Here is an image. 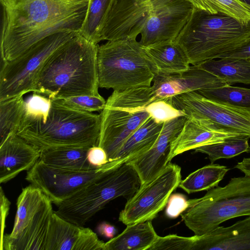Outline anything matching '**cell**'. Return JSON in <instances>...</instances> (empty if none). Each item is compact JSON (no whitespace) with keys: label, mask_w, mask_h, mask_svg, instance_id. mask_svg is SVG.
<instances>
[{"label":"cell","mask_w":250,"mask_h":250,"mask_svg":"<svg viewBox=\"0 0 250 250\" xmlns=\"http://www.w3.org/2000/svg\"><path fill=\"white\" fill-rule=\"evenodd\" d=\"M0 63L54 33L79 32L89 0H0Z\"/></svg>","instance_id":"obj_1"},{"label":"cell","mask_w":250,"mask_h":250,"mask_svg":"<svg viewBox=\"0 0 250 250\" xmlns=\"http://www.w3.org/2000/svg\"><path fill=\"white\" fill-rule=\"evenodd\" d=\"M98 47L78 33L49 57L33 93L54 99L99 94Z\"/></svg>","instance_id":"obj_2"},{"label":"cell","mask_w":250,"mask_h":250,"mask_svg":"<svg viewBox=\"0 0 250 250\" xmlns=\"http://www.w3.org/2000/svg\"><path fill=\"white\" fill-rule=\"evenodd\" d=\"M51 99L46 119L25 114L17 135L40 151L50 147L98 146L100 114L74 109Z\"/></svg>","instance_id":"obj_3"},{"label":"cell","mask_w":250,"mask_h":250,"mask_svg":"<svg viewBox=\"0 0 250 250\" xmlns=\"http://www.w3.org/2000/svg\"><path fill=\"white\" fill-rule=\"evenodd\" d=\"M250 38V21L227 15L210 14L193 7L191 16L176 42L190 64L198 65L239 47Z\"/></svg>","instance_id":"obj_4"},{"label":"cell","mask_w":250,"mask_h":250,"mask_svg":"<svg viewBox=\"0 0 250 250\" xmlns=\"http://www.w3.org/2000/svg\"><path fill=\"white\" fill-rule=\"evenodd\" d=\"M142 185L133 166L125 163L109 169L58 205L55 212L66 221L83 227L110 201L131 198Z\"/></svg>","instance_id":"obj_5"},{"label":"cell","mask_w":250,"mask_h":250,"mask_svg":"<svg viewBox=\"0 0 250 250\" xmlns=\"http://www.w3.org/2000/svg\"><path fill=\"white\" fill-rule=\"evenodd\" d=\"M158 99L152 86L113 90L102 110L99 146L113 160L127 138L150 116L147 105Z\"/></svg>","instance_id":"obj_6"},{"label":"cell","mask_w":250,"mask_h":250,"mask_svg":"<svg viewBox=\"0 0 250 250\" xmlns=\"http://www.w3.org/2000/svg\"><path fill=\"white\" fill-rule=\"evenodd\" d=\"M188 200V206L181 215L185 224L195 235L208 233L228 220L250 216V176L232 178L225 187Z\"/></svg>","instance_id":"obj_7"},{"label":"cell","mask_w":250,"mask_h":250,"mask_svg":"<svg viewBox=\"0 0 250 250\" xmlns=\"http://www.w3.org/2000/svg\"><path fill=\"white\" fill-rule=\"evenodd\" d=\"M99 87L122 91L151 86L155 73L136 39L108 41L98 47Z\"/></svg>","instance_id":"obj_8"},{"label":"cell","mask_w":250,"mask_h":250,"mask_svg":"<svg viewBox=\"0 0 250 250\" xmlns=\"http://www.w3.org/2000/svg\"><path fill=\"white\" fill-rule=\"evenodd\" d=\"M78 33L64 32L50 35L14 60L0 63V101L34 92L48 59Z\"/></svg>","instance_id":"obj_9"},{"label":"cell","mask_w":250,"mask_h":250,"mask_svg":"<svg viewBox=\"0 0 250 250\" xmlns=\"http://www.w3.org/2000/svg\"><path fill=\"white\" fill-rule=\"evenodd\" d=\"M181 180V167L169 163L157 176L141 185L127 200L119 220L126 226L152 221L166 206Z\"/></svg>","instance_id":"obj_10"},{"label":"cell","mask_w":250,"mask_h":250,"mask_svg":"<svg viewBox=\"0 0 250 250\" xmlns=\"http://www.w3.org/2000/svg\"><path fill=\"white\" fill-rule=\"evenodd\" d=\"M172 105L187 118L207 119L221 127L250 138V110L210 100L197 91L170 97Z\"/></svg>","instance_id":"obj_11"},{"label":"cell","mask_w":250,"mask_h":250,"mask_svg":"<svg viewBox=\"0 0 250 250\" xmlns=\"http://www.w3.org/2000/svg\"><path fill=\"white\" fill-rule=\"evenodd\" d=\"M108 170L104 165L89 170L61 169L39 160L27 171L25 179L57 206Z\"/></svg>","instance_id":"obj_12"},{"label":"cell","mask_w":250,"mask_h":250,"mask_svg":"<svg viewBox=\"0 0 250 250\" xmlns=\"http://www.w3.org/2000/svg\"><path fill=\"white\" fill-rule=\"evenodd\" d=\"M173 0H115L103 25L101 41L136 39L146 19Z\"/></svg>","instance_id":"obj_13"},{"label":"cell","mask_w":250,"mask_h":250,"mask_svg":"<svg viewBox=\"0 0 250 250\" xmlns=\"http://www.w3.org/2000/svg\"><path fill=\"white\" fill-rule=\"evenodd\" d=\"M193 10V5L187 0H173L155 11L144 23L140 33V44L146 46L176 40Z\"/></svg>","instance_id":"obj_14"},{"label":"cell","mask_w":250,"mask_h":250,"mask_svg":"<svg viewBox=\"0 0 250 250\" xmlns=\"http://www.w3.org/2000/svg\"><path fill=\"white\" fill-rule=\"evenodd\" d=\"M187 118L180 117L165 122L161 133L146 152L129 161L144 185L157 176L170 163L171 145L181 131Z\"/></svg>","instance_id":"obj_15"},{"label":"cell","mask_w":250,"mask_h":250,"mask_svg":"<svg viewBox=\"0 0 250 250\" xmlns=\"http://www.w3.org/2000/svg\"><path fill=\"white\" fill-rule=\"evenodd\" d=\"M227 84L198 65L170 75L155 74L151 85L156 97L164 99L184 93L220 87Z\"/></svg>","instance_id":"obj_16"},{"label":"cell","mask_w":250,"mask_h":250,"mask_svg":"<svg viewBox=\"0 0 250 250\" xmlns=\"http://www.w3.org/2000/svg\"><path fill=\"white\" fill-rule=\"evenodd\" d=\"M238 136H241L223 128L208 120L192 117L187 118L181 131L172 143L169 161L188 150Z\"/></svg>","instance_id":"obj_17"},{"label":"cell","mask_w":250,"mask_h":250,"mask_svg":"<svg viewBox=\"0 0 250 250\" xmlns=\"http://www.w3.org/2000/svg\"><path fill=\"white\" fill-rule=\"evenodd\" d=\"M40 155L37 147L17 134L9 137L0 145V183H5L29 170Z\"/></svg>","instance_id":"obj_18"},{"label":"cell","mask_w":250,"mask_h":250,"mask_svg":"<svg viewBox=\"0 0 250 250\" xmlns=\"http://www.w3.org/2000/svg\"><path fill=\"white\" fill-rule=\"evenodd\" d=\"M250 250V216L232 225L218 226L210 232L193 236L191 250Z\"/></svg>","instance_id":"obj_19"},{"label":"cell","mask_w":250,"mask_h":250,"mask_svg":"<svg viewBox=\"0 0 250 250\" xmlns=\"http://www.w3.org/2000/svg\"><path fill=\"white\" fill-rule=\"evenodd\" d=\"M52 202L46 196L33 219L16 238H4L1 250H45L47 239L54 211Z\"/></svg>","instance_id":"obj_20"},{"label":"cell","mask_w":250,"mask_h":250,"mask_svg":"<svg viewBox=\"0 0 250 250\" xmlns=\"http://www.w3.org/2000/svg\"><path fill=\"white\" fill-rule=\"evenodd\" d=\"M142 47L155 74H179L187 71L190 67L186 53L175 40Z\"/></svg>","instance_id":"obj_21"},{"label":"cell","mask_w":250,"mask_h":250,"mask_svg":"<svg viewBox=\"0 0 250 250\" xmlns=\"http://www.w3.org/2000/svg\"><path fill=\"white\" fill-rule=\"evenodd\" d=\"M163 124L156 123L150 117L127 138L114 159L104 165L106 167L115 168L148 151L159 137Z\"/></svg>","instance_id":"obj_22"},{"label":"cell","mask_w":250,"mask_h":250,"mask_svg":"<svg viewBox=\"0 0 250 250\" xmlns=\"http://www.w3.org/2000/svg\"><path fill=\"white\" fill-rule=\"evenodd\" d=\"M158 236L151 220L127 225L105 243V250H148Z\"/></svg>","instance_id":"obj_23"},{"label":"cell","mask_w":250,"mask_h":250,"mask_svg":"<svg viewBox=\"0 0 250 250\" xmlns=\"http://www.w3.org/2000/svg\"><path fill=\"white\" fill-rule=\"evenodd\" d=\"M89 148L76 146L47 148L41 151L39 160L48 166L58 168L92 170L98 167L92 166L87 160Z\"/></svg>","instance_id":"obj_24"},{"label":"cell","mask_w":250,"mask_h":250,"mask_svg":"<svg viewBox=\"0 0 250 250\" xmlns=\"http://www.w3.org/2000/svg\"><path fill=\"white\" fill-rule=\"evenodd\" d=\"M46 197L40 189L32 185L23 188L17 201L13 228L10 233L4 235L3 239L18 237L33 219Z\"/></svg>","instance_id":"obj_25"},{"label":"cell","mask_w":250,"mask_h":250,"mask_svg":"<svg viewBox=\"0 0 250 250\" xmlns=\"http://www.w3.org/2000/svg\"><path fill=\"white\" fill-rule=\"evenodd\" d=\"M218 59L205 61L198 65L227 84H250V60Z\"/></svg>","instance_id":"obj_26"},{"label":"cell","mask_w":250,"mask_h":250,"mask_svg":"<svg viewBox=\"0 0 250 250\" xmlns=\"http://www.w3.org/2000/svg\"><path fill=\"white\" fill-rule=\"evenodd\" d=\"M229 170L225 166L211 163L191 173L179 187L188 194L208 190L218 187Z\"/></svg>","instance_id":"obj_27"},{"label":"cell","mask_w":250,"mask_h":250,"mask_svg":"<svg viewBox=\"0 0 250 250\" xmlns=\"http://www.w3.org/2000/svg\"><path fill=\"white\" fill-rule=\"evenodd\" d=\"M81 227L59 216L54 211L45 250H74Z\"/></svg>","instance_id":"obj_28"},{"label":"cell","mask_w":250,"mask_h":250,"mask_svg":"<svg viewBox=\"0 0 250 250\" xmlns=\"http://www.w3.org/2000/svg\"><path fill=\"white\" fill-rule=\"evenodd\" d=\"M115 0H89L85 18L79 33L87 41H101L103 25Z\"/></svg>","instance_id":"obj_29"},{"label":"cell","mask_w":250,"mask_h":250,"mask_svg":"<svg viewBox=\"0 0 250 250\" xmlns=\"http://www.w3.org/2000/svg\"><path fill=\"white\" fill-rule=\"evenodd\" d=\"M25 113L23 96L0 101V145L17 134Z\"/></svg>","instance_id":"obj_30"},{"label":"cell","mask_w":250,"mask_h":250,"mask_svg":"<svg viewBox=\"0 0 250 250\" xmlns=\"http://www.w3.org/2000/svg\"><path fill=\"white\" fill-rule=\"evenodd\" d=\"M193 6L210 14L221 13L242 22L250 21V8L238 0H187Z\"/></svg>","instance_id":"obj_31"},{"label":"cell","mask_w":250,"mask_h":250,"mask_svg":"<svg viewBox=\"0 0 250 250\" xmlns=\"http://www.w3.org/2000/svg\"><path fill=\"white\" fill-rule=\"evenodd\" d=\"M197 91L210 100L250 110V89L226 84Z\"/></svg>","instance_id":"obj_32"},{"label":"cell","mask_w":250,"mask_h":250,"mask_svg":"<svg viewBox=\"0 0 250 250\" xmlns=\"http://www.w3.org/2000/svg\"><path fill=\"white\" fill-rule=\"evenodd\" d=\"M248 140L242 136L230 137L222 142L201 146L194 150L207 154L211 163H213L218 159H229L246 152L250 146Z\"/></svg>","instance_id":"obj_33"},{"label":"cell","mask_w":250,"mask_h":250,"mask_svg":"<svg viewBox=\"0 0 250 250\" xmlns=\"http://www.w3.org/2000/svg\"><path fill=\"white\" fill-rule=\"evenodd\" d=\"M146 110L156 123L160 124L185 116L183 111L172 105L170 97L153 101L147 105Z\"/></svg>","instance_id":"obj_34"},{"label":"cell","mask_w":250,"mask_h":250,"mask_svg":"<svg viewBox=\"0 0 250 250\" xmlns=\"http://www.w3.org/2000/svg\"><path fill=\"white\" fill-rule=\"evenodd\" d=\"M56 100L69 108L87 112L102 110L106 104V101L100 94L79 95Z\"/></svg>","instance_id":"obj_35"},{"label":"cell","mask_w":250,"mask_h":250,"mask_svg":"<svg viewBox=\"0 0 250 250\" xmlns=\"http://www.w3.org/2000/svg\"><path fill=\"white\" fill-rule=\"evenodd\" d=\"M193 236L184 237L176 234L158 236L148 250H191Z\"/></svg>","instance_id":"obj_36"},{"label":"cell","mask_w":250,"mask_h":250,"mask_svg":"<svg viewBox=\"0 0 250 250\" xmlns=\"http://www.w3.org/2000/svg\"><path fill=\"white\" fill-rule=\"evenodd\" d=\"M51 106L49 98L33 93L30 98L26 102L25 114L38 116L44 121L47 117Z\"/></svg>","instance_id":"obj_37"},{"label":"cell","mask_w":250,"mask_h":250,"mask_svg":"<svg viewBox=\"0 0 250 250\" xmlns=\"http://www.w3.org/2000/svg\"><path fill=\"white\" fill-rule=\"evenodd\" d=\"M74 250H105V243L90 228L81 227Z\"/></svg>","instance_id":"obj_38"},{"label":"cell","mask_w":250,"mask_h":250,"mask_svg":"<svg viewBox=\"0 0 250 250\" xmlns=\"http://www.w3.org/2000/svg\"><path fill=\"white\" fill-rule=\"evenodd\" d=\"M166 206V215L169 218L175 219L188 208V200L182 194H171Z\"/></svg>","instance_id":"obj_39"},{"label":"cell","mask_w":250,"mask_h":250,"mask_svg":"<svg viewBox=\"0 0 250 250\" xmlns=\"http://www.w3.org/2000/svg\"><path fill=\"white\" fill-rule=\"evenodd\" d=\"M87 158L89 163L96 167H101L109 162L106 152L98 146L89 148Z\"/></svg>","instance_id":"obj_40"},{"label":"cell","mask_w":250,"mask_h":250,"mask_svg":"<svg viewBox=\"0 0 250 250\" xmlns=\"http://www.w3.org/2000/svg\"><path fill=\"white\" fill-rule=\"evenodd\" d=\"M219 58L250 59V38L239 47L224 54Z\"/></svg>","instance_id":"obj_41"},{"label":"cell","mask_w":250,"mask_h":250,"mask_svg":"<svg viewBox=\"0 0 250 250\" xmlns=\"http://www.w3.org/2000/svg\"><path fill=\"white\" fill-rule=\"evenodd\" d=\"M0 208H1V237L0 241L3 239V232L5 227V220L8 214L10 202L5 196V194L0 187Z\"/></svg>","instance_id":"obj_42"},{"label":"cell","mask_w":250,"mask_h":250,"mask_svg":"<svg viewBox=\"0 0 250 250\" xmlns=\"http://www.w3.org/2000/svg\"><path fill=\"white\" fill-rule=\"evenodd\" d=\"M97 230L100 235L110 239L113 238L117 232V229L114 226L105 222L99 224L97 226Z\"/></svg>","instance_id":"obj_43"},{"label":"cell","mask_w":250,"mask_h":250,"mask_svg":"<svg viewBox=\"0 0 250 250\" xmlns=\"http://www.w3.org/2000/svg\"><path fill=\"white\" fill-rule=\"evenodd\" d=\"M234 167L240 170L245 175L250 176V157L244 158Z\"/></svg>","instance_id":"obj_44"},{"label":"cell","mask_w":250,"mask_h":250,"mask_svg":"<svg viewBox=\"0 0 250 250\" xmlns=\"http://www.w3.org/2000/svg\"><path fill=\"white\" fill-rule=\"evenodd\" d=\"M240 2L250 8V0H238Z\"/></svg>","instance_id":"obj_45"},{"label":"cell","mask_w":250,"mask_h":250,"mask_svg":"<svg viewBox=\"0 0 250 250\" xmlns=\"http://www.w3.org/2000/svg\"><path fill=\"white\" fill-rule=\"evenodd\" d=\"M246 152L248 153H250V146L249 147V148H248Z\"/></svg>","instance_id":"obj_46"},{"label":"cell","mask_w":250,"mask_h":250,"mask_svg":"<svg viewBox=\"0 0 250 250\" xmlns=\"http://www.w3.org/2000/svg\"><path fill=\"white\" fill-rule=\"evenodd\" d=\"M249 60H250V59H249Z\"/></svg>","instance_id":"obj_47"}]
</instances>
